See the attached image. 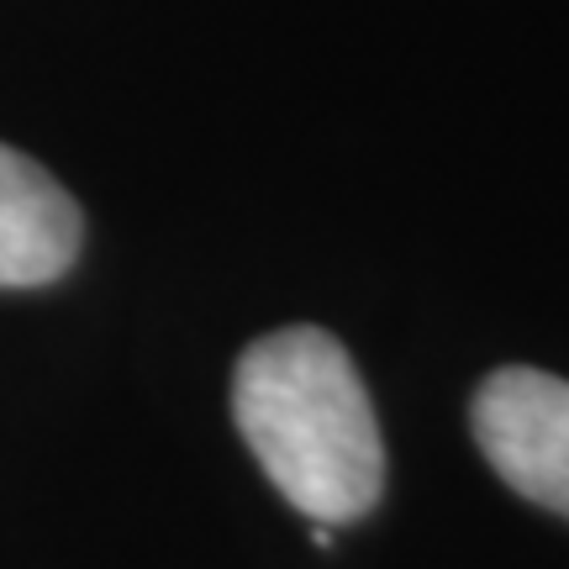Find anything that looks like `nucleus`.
I'll return each mask as SVG.
<instances>
[{
  "label": "nucleus",
  "mask_w": 569,
  "mask_h": 569,
  "mask_svg": "<svg viewBox=\"0 0 569 569\" xmlns=\"http://www.w3.org/2000/svg\"><path fill=\"white\" fill-rule=\"evenodd\" d=\"M475 443L522 501L569 517V380L543 369H496L475 390Z\"/></svg>",
  "instance_id": "nucleus-2"
},
{
  "label": "nucleus",
  "mask_w": 569,
  "mask_h": 569,
  "mask_svg": "<svg viewBox=\"0 0 569 569\" xmlns=\"http://www.w3.org/2000/svg\"><path fill=\"white\" fill-rule=\"evenodd\" d=\"M311 543H317V549H332V528H311Z\"/></svg>",
  "instance_id": "nucleus-4"
},
{
  "label": "nucleus",
  "mask_w": 569,
  "mask_h": 569,
  "mask_svg": "<svg viewBox=\"0 0 569 569\" xmlns=\"http://www.w3.org/2000/svg\"><path fill=\"white\" fill-rule=\"evenodd\" d=\"M80 253V211L42 163L0 142V290L59 280Z\"/></svg>",
  "instance_id": "nucleus-3"
},
{
  "label": "nucleus",
  "mask_w": 569,
  "mask_h": 569,
  "mask_svg": "<svg viewBox=\"0 0 569 569\" xmlns=\"http://www.w3.org/2000/svg\"><path fill=\"white\" fill-rule=\"evenodd\" d=\"M232 417L274 490L311 528L375 511L386 490V448L369 390L322 327L269 332L238 359Z\"/></svg>",
  "instance_id": "nucleus-1"
}]
</instances>
